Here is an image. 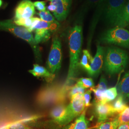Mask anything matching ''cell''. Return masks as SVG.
Wrapping results in <instances>:
<instances>
[{"mask_svg":"<svg viewBox=\"0 0 129 129\" xmlns=\"http://www.w3.org/2000/svg\"><path fill=\"white\" fill-rule=\"evenodd\" d=\"M83 41L82 26L77 24L71 28L69 34L70 63L67 78L64 86L69 88L72 83L78 72L79 59L81 54Z\"/></svg>","mask_w":129,"mask_h":129,"instance_id":"obj_1","label":"cell"},{"mask_svg":"<svg viewBox=\"0 0 129 129\" xmlns=\"http://www.w3.org/2000/svg\"><path fill=\"white\" fill-rule=\"evenodd\" d=\"M128 60L126 51L117 47H109L105 50L103 69L110 75L117 74L124 69Z\"/></svg>","mask_w":129,"mask_h":129,"instance_id":"obj_2","label":"cell"},{"mask_svg":"<svg viewBox=\"0 0 129 129\" xmlns=\"http://www.w3.org/2000/svg\"><path fill=\"white\" fill-rule=\"evenodd\" d=\"M68 91L64 85L62 87L58 85L46 87L39 93L37 97V103L41 106L62 103L66 100Z\"/></svg>","mask_w":129,"mask_h":129,"instance_id":"obj_3","label":"cell"},{"mask_svg":"<svg viewBox=\"0 0 129 129\" xmlns=\"http://www.w3.org/2000/svg\"><path fill=\"white\" fill-rule=\"evenodd\" d=\"M0 30L12 33L17 37L27 42L31 46L37 58H40V53L39 47L35 41L32 33L27 29L15 24L12 20H6L0 21Z\"/></svg>","mask_w":129,"mask_h":129,"instance_id":"obj_4","label":"cell"},{"mask_svg":"<svg viewBox=\"0 0 129 129\" xmlns=\"http://www.w3.org/2000/svg\"><path fill=\"white\" fill-rule=\"evenodd\" d=\"M101 41L103 43L129 48V31L124 28L115 26L104 33Z\"/></svg>","mask_w":129,"mask_h":129,"instance_id":"obj_5","label":"cell"},{"mask_svg":"<svg viewBox=\"0 0 129 129\" xmlns=\"http://www.w3.org/2000/svg\"><path fill=\"white\" fill-rule=\"evenodd\" d=\"M62 61V45L60 38L55 35L52 40L51 49L46 62V69L55 75L59 71Z\"/></svg>","mask_w":129,"mask_h":129,"instance_id":"obj_6","label":"cell"},{"mask_svg":"<svg viewBox=\"0 0 129 129\" xmlns=\"http://www.w3.org/2000/svg\"><path fill=\"white\" fill-rule=\"evenodd\" d=\"M125 5V0H108L103 14L106 23L114 26L118 15Z\"/></svg>","mask_w":129,"mask_h":129,"instance_id":"obj_7","label":"cell"},{"mask_svg":"<svg viewBox=\"0 0 129 129\" xmlns=\"http://www.w3.org/2000/svg\"><path fill=\"white\" fill-rule=\"evenodd\" d=\"M52 120L60 126H66L69 123L67 106L63 103L57 104L50 111Z\"/></svg>","mask_w":129,"mask_h":129,"instance_id":"obj_8","label":"cell"},{"mask_svg":"<svg viewBox=\"0 0 129 129\" xmlns=\"http://www.w3.org/2000/svg\"><path fill=\"white\" fill-rule=\"evenodd\" d=\"M85 107L83 94H78L72 98L70 104L67 106L69 122L80 115L84 112Z\"/></svg>","mask_w":129,"mask_h":129,"instance_id":"obj_9","label":"cell"},{"mask_svg":"<svg viewBox=\"0 0 129 129\" xmlns=\"http://www.w3.org/2000/svg\"><path fill=\"white\" fill-rule=\"evenodd\" d=\"M35 7L30 0H22L15 9L14 20L32 18L36 13Z\"/></svg>","mask_w":129,"mask_h":129,"instance_id":"obj_10","label":"cell"},{"mask_svg":"<svg viewBox=\"0 0 129 129\" xmlns=\"http://www.w3.org/2000/svg\"><path fill=\"white\" fill-rule=\"evenodd\" d=\"M104 48L100 45L97 46V52L93 57L90 69L88 73L92 77H97L101 72L104 67Z\"/></svg>","mask_w":129,"mask_h":129,"instance_id":"obj_11","label":"cell"},{"mask_svg":"<svg viewBox=\"0 0 129 129\" xmlns=\"http://www.w3.org/2000/svg\"><path fill=\"white\" fill-rule=\"evenodd\" d=\"M95 111L99 123L104 122L109 117L116 113L112 104L109 102H95Z\"/></svg>","mask_w":129,"mask_h":129,"instance_id":"obj_12","label":"cell"},{"mask_svg":"<svg viewBox=\"0 0 129 129\" xmlns=\"http://www.w3.org/2000/svg\"><path fill=\"white\" fill-rule=\"evenodd\" d=\"M50 4L56 7L53 14L58 21H63L67 18L71 5V0H52Z\"/></svg>","mask_w":129,"mask_h":129,"instance_id":"obj_13","label":"cell"},{"mask_svg":"<svg viewBox=\"0 0 129 129\" xmlns=\"http://www.w3.org/2000/svg\"><path fill=\"white\" fill-rule=\"evenodd\" d=\"M28 72L34 77L44 78L48 82L52 81L55 78V75L52 74L46 68L37 64H34L33 68Z\"/></svg>","mask_w":129,"mask_h":129,"instance_id":"obj_14","label":"cell"},{"mask_svg":"<svg viewBox=\"0 0 129 129\" xmlns=\"http://www.w3.org/2000/svg\"><path fill=\"white\" fill-rule=\"evenodd\" d=\"M108 1V0H100L98 3V5L96 6V10L92 18L91 24L90 26L89 34L91 36V37H92V35L97 26V23H98L101 17L102 16V14L104 13Z\"/></svg>","mask_w":129,"mask_h":129,"instance_id":"obj_15","label":"cell"},{"mask_svg":"<svg viewBox=\"0 0 129 129\" xmlns=\"http://www.w3.org/2000/svg\"><path fill=\"white\" fill-rule=\"evenodd\" d=\"M88 121L86 117L85 112L78 117L72 123L65 126L63 129H88Z\"/></svg>","mask_w":129,"mask_h":129,"instance_id":"obj_16","label":"cell"},{"mask_svg":"<svg viewBox=\"0 0 129 129\" xmlns=\"http://www.w3.org/2000/svg\"><path fill=\"white\" fill-rule=\"evenodd\" d=\"M117 91L119 95L125 100H129V71L125 74L118 85Z\"/></svg>","mask_w":129,"mask_h":129,"instance_id":"obj_17","label":"cell"},{"mask_svg":"<svg viewBox=\"0 0 129 129\" xmlns=\"http://www.w3.org/2000/svg\"><path fill=\"white\" fill-rule=\"evenodd\" d=\"M129 25V2L125 5L116 20L114 26L124 28Z\"/></svg>","mask_w":129,"mask_h":129,"instance_id":"obj_18","label":"cell"},{"mask_svg":"<svg viewBox=\"0 0 129 129\" xmlns=\"http://www.w3.org/2000/svg\"><path fill=\"white\" fill-rule=\"evenodd\" d=\"M35 35V41L37 44L45 42L48 40L51 37V32L48 29H36Z\"/></svg>","mask_w":129,"mask_h":129,"instance_id":"obj_19","label":"cell"},{"mask_svg":"<svg viewBox=\"0 0 129 129\" xmlns=\"http://www.w3.org/2000/svg\"><path fill=\"white\" fill-rule=\"evenodd\" d=\"M82 55L79 64L88 73L90 69V66L92 63L93 57L89 51L85 49L82 52Z\"/></svg>","mask_w":129,"mask_h":129,"instance_id":"obj_20","label":"cell"},{"mask_svg":"<svg viewBox=\"0 0 129 129\" xmlns=\"http://www.w3.org/2000/svg\"><path fill=\"white\" fill-rule=\"evenodd\" d=\"M59 27L60 24L56 21L52 23H48L40 19L36 26L35 30L39 29H46L49 30L51 32H54L57 31Z\"/></svg>","mask_w":129,"mask_h":129,"instance_id":"obj_21","label":"cell"},{"mask_svg":"<svg viewBox=\"0 0 129 129\" xmlns=\"http://www.w3.org/2000/svg\"><path fill=\"white\" fill-rule=\"evenodd\" d=\"M100 1V0H86L79 12L78 19L81 20L89 10L97 6Z\"/></svg>","mask_w":129,"mask_h":129,"instance_id":"obj_22","label":"cell"},{"mask_svg":"<svg viewBox=\"0 0 129 129\" xmlns=\"http://www.w3.org/2000/svg\"><path fill=\"white\" fill-rule=\"evenodd\" d=\"M115 113H120L125 110L128 106L124 101V99L121 96L119 95L114 102L111 104Z\"/></svg>","mask_w":129,"mask_h":129,"instance_id":"obj_23","label":"cell"},{"mask_svg":"<svg viewBox=\"0 0 129 129\" xmlns=\"http://www.w3.org/2000/svg\"><path fill=\"white\" fill-rule=\"evenodd\" d=\"M118 91L116 87L107 89L104 92L103 102H109L114 100L117 97Z\"/></svg>","mask_w":129,"mask_h":129,"instance_id":"obj_24","label":"cell"},{"mask_svg":"<svg viewBox=\"0 0 129 129\" xmlns=\"http://www.w3.org/2000/svg\"><path fill=\"white\" fill-rule=\"evenodd\" d=\"M33 17L30 18H21L14 20V22L16 25L26 28L30 31L32 27Z\"/></svg>","mask_w":129,"mask_h":129,"instance_id":"obj_25","label":"cell"},{"mask_svg":"<svg viewBox=\"0 0 129 129\" xmlns=\"http://www.w3.org/2000/svg\"><path fill=\"white\" fill-rule=\"evenodd\" d=\"M120 124L116 118L112 121L103 122L99 126L98 129H116Z\"/></svg>","mask_w":129,"mask_h":129,"instance_id":"obj_26","label":"cell"},{"mask_svg":"<svg viewBox=\"0 0 129 129\" xmlns=\"http://www.w3.org/2000/svg\"><path fill=\"white\" fill-rule=\"evenodd\" d=\"M5 129H35L25 122L16 121L8 125Z\"/></svg>","mask_w":129,"mask_h":129,"instance_id":"obj_27","label":"cell"},{"mask_svg":"<svg viewBox=\"0 0 129 129\" xmlns=\"http://www.w3.org/2000/svg\"><path fill=\"white\" fill-rule=\"evenodd\" d=\"M85 91V88H83L80 85L77 83L74 86L70 88L69 90V96L70 99L78 94H84Z\"/></svg>","mask_w":129,"mask_h":129,"instance_id":"obj_28","label":"cell"},{"mask_svg":"<svg viewBox=\"0 0 129 129\" xmlns=\"http://www.w3.org/2000/svg\"><path fill=\"white\" fill-rule=\"evenodd\" d=\"M38 14L41 20L46 22L52 23L56 21L54 17L52 15V14L48 10L39 12Z\"/></svg>","mask_w":129,"mask_h":129,"instance_id":"obj_29","label":"cell"},{"mask_svg":"<svg viewBox=\"0 0 129 129\" xmlns=\"http://www.w3.org/2000/svg\"><path fill=\"white\" fill-rule=\"evenodd\" d=\"M117 119L119 121L120 125L129 122V107H128L122 112L119 113Z\"/></svg>","mask_w":129,"mask_h":129,"instance_id":"obj_30","label":"cell"},{"mask_svg":"<svg viewBox=\"0 0 129 129\" xmlns=\"http://www.w3.org/2000/svg\"><path fill=\"white\" fill-rule=\"evenodd\" d=\"M77 83L82 86L84 88H92L94 87V82L91 78H79Z\"/></svg>","mask_w":129,"mask_h":129,"instance_id":"obj_31","label":"cell"},{"mask_svg":"<svg viewBox=\"0 0 129 129\" xmlns=\"http://www.w3.org/2000/svg\"><path fill=\"white\" fill-rule=\"evenodd\" d=\"M91 90H88L86 92H85L83 94L84 102L85 107H88L91 105L90 103L91 101Z\"/></svg>","mask_w":129,"mask_h":129,"instance_id":"obj_32","label":"cell"},{"mask_svg":"<svg viewBox=\"0 0 129 129\" xmlns=\"http://www.w3.org/2000/svg\"><path fill=\"white\" fill-rule=\"evenodd\" d=\"M95 88L100 89L102 90L105 91L107 88V82L106 80V78L104 76H102L101 79L100 80L99 83H98V85L96 87H95Z\"/></svg>","mask_w":129,"mask_h":129,"instance_id":"obj_33","label":"cell"},{"mask_svg":"<svg viewBox=\"0 0 129 129\" xmlns=\"http://www.w3.org/2000/svg\"><path fill=\"white\" fill-rule=\"evenodd\" d=\"M46 2L45 1H37L34 3V5L39 11L42 12L46 10Z\"/></svg>","mask_w":129,"mask_h":129,"instance_id":"obj_34","label":"cell"},{"mask_svg":"<svg viewBox=\"0 0 129 129\" xmlns=\"http://www.w3.org/2000/svg\"><path fill=\"white\" fill-rule=\"evenodd\" d=\"M116 129H129V122L120 125Z\"/></svg>","mask_w":129,"mask_h":129,"instance_id":"obj_35","label":"cell"},{"mask_svg":"<svg viewBox=\"0 0 129 129\" xmlns=\"http://www.w3.org/2000/svg\"><path fill=\"white\" fill-rule=\"evenodd\" d=\"M47 9H48L49 11H51V12H53L54 13L55 11L56 7H55L54 5L50 4V5H49L47 7Z\"/></svg>","mask_w":129,"mask_h":129,"instance_id":"obj_36","label":"cell"},{"mask_svg":"<svg viewBox=\"0 0 129 129\" xmlns=\"http://www.w3.org/2000/svg\"><path fill=\"white\" fill-rule=\"evenodd\" d=\"M3 5V1L2 0H0V7Z\"/></svg>","mask_w":129,"mask_h":129,"instance_id":"obj_37","label":"cell"},{"mask_svg":"<svg viewBox=\"0 0 129 129\" xmlns=\"http://www.w3.org/2000/svg\"><path fill=\"white\" fill-rule=\"evenodd\" d=\"M125 2H126V4L127 3L129 2V0H125Z\"/></svg>","mask_w":129,"mask_h":129,"instance_id":"obj_38","label":"cell"},{"mask_svg":"<svg viewBox=\"0 0 129 129\" xmlns=\"http://www.w3.org/2000/svg\"><path fill=\"white\" fill-rule=\"evenodd\" d=\"M48 1H50V2H51V1H52V0H48Z\"/></svg>","mask_w":129,"mask_h":129,"instance_id":"obj_39","label":"cell"}]
</instances>
